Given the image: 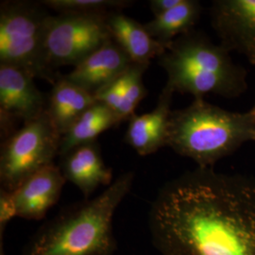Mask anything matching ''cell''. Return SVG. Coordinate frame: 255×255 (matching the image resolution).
<instances>
[{
  "label": "cell",
  "instance_id": "5bb4252c",
  "mask_svg": "<svg viewBox=\"0 0 255 255\" xmlns=\"http://www.w3.org/2000/svg\"><path fill=\"white\" fill-rule=\"evenodd\" d=\"M106 27L113 41L128 56L133 64H148L164 54L167 46L150 36L144 25L121 10L106 15Z\"/></svg>",
  "mask_w": 255,
  "mask_h": 255
},
{
  "label": "cell",
  "instance_id": "d6986e66",
  "mask_svg": "<svg viewBox=\"0 0 255 255\" xmlns=\"http://www.w3.org/2000/svg\"><path fill=\"white\" fill-rule=\"evenodd\" d=\"M46 8L53 9L59 14H107L112 11L122 10L133 4L127 0H44L41 1Z\"/></svg>",
  "mask_w": 255,
  "mask_h": 255
},
{
  "label": "cell",
  "instance_id": "8fae6325",
  "mask_svg": "<svg viewBox=\"0 0 255 255\" xmlns=\"http://www.w3.org/2000/svg\"><path fill=\"white\" fill-rule=\"evenodd\" d=\"M175 92L165 84L154 109L128 119L124 142L141 156L152 154L167 146L171 103Z\"/></svg>",
  "mask_w": 255,
  "mask_h": 255
},
{
  "label": "cell",
  "instance_id": "8992f818",
  "mask_svg": "<svg viewBox=\"0 0 255 255\" xmlns=\"http://www.w3.org/2000/svg\"><path fill=\"white\" fill-rule=\"evenodd\" d=\"M61 140L62 135L46 111L2 141L1 188L14 191L27 178L53 164L56 156L60 155Z\"/></svg>",
  "mask_w": 255,
  "mask_h": 255
},
{
  "label": "cell",
  "instance_id": "ffe728a7",
  "mask_svg": "<svg viewBox=\"0 0 255 255\" xmlns=\"http://www.w3.org/2000/svg\"><path fill=\"white\" fill-rule=\"evenodd\" d=\"M15 217L17 212L12 192L0 188V241H3V234L9 221Z\"/></svg>",
  "mask_w": 255,
  "mask_h": 255
},
{
  "label": "cell",
  "instance_id": "277c9868",
  "mask_svg": "<svg viewBox=\"0 0 255 255\" xmlns=\"http://www.w3.org/2000/svg\"><path fill=\"white\" fill-rule=\"evenodd\" d=\"M255 116L251 112L234 113L194 100L182 110L172 111L167 146L190 158L198 167H214L222 158L253 141Z\"/></svg>",
  "mask_w": 255,
  "mask_h": 255
},
{
  "label": "cell",
  "instance_id": "9a60e30c",
  "mask_svg": "<svg viewBox=\"0 0 255 255\" xmlns=\"http://www.w3.org/2000/svg\"><path fill=\"white\" fill-rule=\"evenodd\" d=\"M97 101L91 93L85 91L66 80L64 75L59 74L47 97L46 111L57 130L63 136L76 120Z\"/></svg>",
  "mask_w": 255,
  "mask_h": 255
},
{
  "label": "cell",
  "instance_id": "6da1fadb",
  "mask_svg": "<svg viewBox=\"0 0 255 255\" xmlns=\"http://www.w3.org/2000/svg\"><path fill=\"white\" fill-rule=\"evenodd\" d=\"M148 229L160 255H255V178L187 171L159 190Z\"/></svg>",
  "mask_w": 255,
  "mask_h": 255
},
{
  "label": "cell",
  "instance_id": "52a82bcc",
  "mask_svg": "<svg viewBox=\"0 0 255 255\" xmlns=\"http://www.w3.org/2000/svg\"><path fill=\"white\" fill-rule=\"evenodd\" d=\"M107 14L50 15L46 26V46L51 69L75 67L111 41L105 21Z\"/></svg>",
  "mask_w": 255,
  "mask_h": 255
},
{
  "label": "cell",
  "instance_id": "7402d4cb",
  "mask_svg": "<svg viewBox=\"0 0 255 255\" xmlns=\"http://www.w3.org/2000/svg\"><path fill=\"white\" fill-rule=\"evenodd\" d=\"M250 111H251V112H252V113H253V114H254V115L255 116V105H254V107H253L252 109L250 110Z\"/></svg>",
  "mask_w": 255,
  "mask_h": 255
},
{
  "label": "cell",
  "instance_id": "603a6c76",
  "mask_svg": "<svg viewBox=\"0 0 255 255\" xmlns=\"http://www.w3.org/2000/svg\"><path fill=\"white\" fill-rule=\"evenodd\" d=\"M253 141H255V134H254V140Z\"/></svg>",
  "mask_w": 255,
  "mask_h": 255
},
{
  "label": "cell",
  "instance_id": "9c48e42d",
  "mask_svg": "<svg viewBox=\"0 0 255 255\" xmlns=\"http://www.w3.org/2000/svg\"><path fill=\"white\" fill-rule=\"evenodd\" d=\"M211 17L220 45L255 65V0L214 1Z\"/></svg>",
  "mask_w": 255,
  "mask_h": 255
},
{
  "label": "cell",
  "instance_id": "2e32d148",
  "mask_svg": "<svg viewBox=\"0 0 255 255\" xmlns=\"http://www.w3.org/2000/svg\"><path fill=\"white\" fill-rule=\"evenodd\" d=\"M148 64H132L116 81L95 95L96 100L105 104L122 121L134 115L138 104L147 95L143 75Z\"/></svg>",
  "mask_w": 255,
  "mask_h": 255
},
{
  "label": "cell",
  "instance_id": "7a4b0ae2",
  "mask_svg": "<svg viewBox=\"0 0 255 255\" xmlns=\"http://www.w3.org/2000/svg\"><path fill=\"white\" fill-rule=\"evenodd\" d=\"M133 181L134 172L121 174L96 198L61 210L33 234L22 255H115L114 217Z\"/></svg>",
  "mask_w": 255,
  "mask_h": 255
},
{
  "label": "cell",
  "instance_id": "44dd1931",
  "mask_svg": "<svg viewBox=\"0 0 255 255\" xmlns=\"http://www.w3.org/2000/svg\"><path fill=\"white\" fill-rule=\"evenodd\" d=\"M181 2L182 0H150L148 4L150 10L154 14L155 17L173 9Z\"/></svg>",
  "mask_w": 255,
  "mask_h": 255
},
{
  "label": "cell",
  "instance_id": "30bf717a",
  "mask_svg": "<svg viewBox=\"0 0 255 255\" xmlns=\"http://www.w3.org/2000/svg\"><path fill=\"white\" fill-rule=\"evenodd\" d=\"M66 180L60 166L48 164L12 191L17 218L41 220L58 202Z\"/></svg>",
  "mask_w": 255,
  "mask_h": 255
},
{
  "label": "cell",
  "instance_id": "ba28073f",
  "mask_svg": "<svg viewBox=\"0 0 255 255\" xmlns=\"http://www.w3.org/2000/svg\"><path fill=\"white\" fill-rule=\"evenodd\" d=\"M46 109L47 98L37 88L33 77L18 67L0 64V123L4 140L16 131V121L27 124Z\"/></svg>",
  "mask_w": 255,
  "mask_h": 255
},
{
  "label": "cell",
  "instance_id": "5b68a950",
  "mask_svg": "<svg viewBox=\"0 0 255 255\" xmlns=\"http://www.w3.org/2000/svg\"><path fill=\"white\" fill-rule=\"evenodd\" d=\"M40 2L2 1L0 5V64L15 66L52 85L59 74L47 60L49 14Z\"/></svg>",
  "mask_w": 255,
  "mask_h": 255
},
{
  "label": "cell",
  "instance_id": "ac0fdd59",
  "mask_svg": "<svg viewBox=\"0 0 255 255\" xmlns=\"http://www.w3.org/2000/svg\"><path fill=\"white\" fill-rule=\"evenodd\" d=\"M201 10L199 1L182 0L178 6L155 16L144 26L150 36L167 46L176 38L194 30L201 17Z\"/></svg>",
  "mask_w": 255,
  "mask_h": 255
},
{
  "label": "cell",
  "instance_id": "4fadbf2b",
  "mask_svg": "<svg viewBox=\"0 0 255 255\" xmlns=\"http://www.w3.org/2000/svg\"><path fill=\"white\" fill-rule=\"evenodd\" d=\"M60 168L66 182H72L84 199H90L101 186L113 183V171L105 164L97 141L76 146L61 156Z\"/></svg>",
  "mask_w": 255,
  "mask_h": 255
},
{
  "label": "cell",
  "instance_id": "e0dca14e",
  "mask_svg": "<svg viewBox=\"0 0 255 255\" xmlns=\"http://www.w3.org/2000/svg\"><path fill=\"white\" fill-rule=\"evenodd\" d=\"M122 120L119 116L109 107L97 101L62 136L60 156L67 153L76 146L97 141V138L102 132L119 126Z\"/></svg>",
  "mask_w": 255,
  "mask_h": 255
},
{
  "label": "cell",
  "instance_id": "3957f363",
  "mask_svg": "<svg viewBox=\"0 0 255 255\" xmlns=\"http://www.w3.org/2000/svg\"><path fill=\"white\" fill-rule=\"evenodd\" d=\"M158 59L167 75L166 85L194 100L208 94L236 98L248 88L246 70L234 63L224 46L201 32L176 38Z\"/></svg>",
  "mask_w": 255,
  "mask_h": 255
},
{
  "label": "cell",
  "instance_id": "7c38bea8",
  "mask_svg": "<svg viewBox=\"0 0 255 255\" xmlns=\"http://www.w3.org/2000/svg\"><path fill=\"white\" fill-rule=\"evenodd\" d=\"M131 64L128 56L112 39L64 76L95 96L119 78Z\"/></svg>",
  "mask_w": 255,
  "mask_h": 255
}]
</instances>
